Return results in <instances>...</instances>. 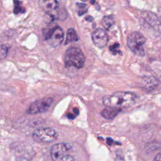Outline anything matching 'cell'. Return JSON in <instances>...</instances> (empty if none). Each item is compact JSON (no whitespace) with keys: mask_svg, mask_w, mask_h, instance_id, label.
Segmentation results:
<instances>
[{"mask_svg":"<svg viewBox=\"0 0 161 161\" xmlns=\"http://www.w3.org/2000/svg\"><path fill=\"white\" fill-rule=\"evenodd\" d=\"M118 47H119V44H118V43H116V44H114V45H112L111 47H110L109 48H110V50H111V52H113V51L116 50Z\"/></svg>","mask_w":161,"mask_h":161,"instance_id":"d6986e66","label":"cell"},{"mask_svg":"<svg viewBox=\"0 0 161 161\" xmlns=\"http://www.w3.org/2000/svg\"><path fill=\"white\" fill-rule=\"evenodd\" d=\"M136 95L131 92L118 91L103 99V104L106 107L114 108H127L136 103Z\"/></svg>","mask_w":161,"mask_h":161,"instance_id":"6da1fadb","label":"cell"},{"mask_svg":"<svg viewBox=\"0 0 161 161\" xmlns=\"http://www.w3.org/2000/svg\"><path fill=\"white\" fill-rule=\"evenodd\" d=\"M92 40L94 44L98 48L104 47L108 42V37L104 30L98 28L92 34Z\"/></svg>","mask_w":161,"mask_h":161,"instance_id":"ba28073f","label":"cell"},{"mask_svg":"<svg viewBox=\"0 0 161 161\" xmlns=\"http://www.w3.org/2000/svg\"><path fill=\"white\" fill-rule=\"evenodd\" d=\"M140 84L142 86L147 90H153L155 89L158 84V80L152 76H145L141 79Z\"/></svg>","mask_w":161,"mask_h":161,"instance_id":"8fae6325","label":"cell"},{"mask_svg":"<svg viewBox=\"0 0 161 161\" xmlns=\"http://www.w3.org/2000/svg\"><path fill=\"white\" fill-rule=\"evenodd\" d=\"M77 40H78V36L75 31L72 28L69 29L68 31H67L65 44H67L72 42H75Z\"/></svg>","mask_w":161,"mask_h":161,"instance_id":"5bb4252c","label":"cell"},{"mask_svg":"<svg viewBox=\"0 0 161 161\" xmlns=\"http://www.w3.org/2000/svg\"><path fill=\"white\" fill-rule=\"evenodd\" d=\"M40 8L46 13L50 14L58 9L59 2L55 0H42L39 1Z\"/></svg>","mask_w":161,"mask_h":161,"instance_id":"30bf717a","label":"cell"},{"mask_svg":"<svg viewBox=\"0 0 161 161\" xmlns=\"http://www.w3.org/2000/svg\"><path fill=\"white\" fill-rule=\"evenodd\" d=\"M9 47L7 45H0V60L4 59L8 55Z\"/></svg>","mask_w":161,"mask_h":161,"instance_id":"9a60e30c","label":"cell"},{"mask_svg":"<svg viewBox=\"0 0 161 161\" xmlns=\"http://www.w3.org/2000/svg\"><path fill=\"white\" fill-rule=\"evenodd\" d=\"M64 37V33L62 29L58 26L52 28L45 35V40L53 47L59 46Z\"/></svg>","mask_w":161,"mask_h":161,"instance_id":"8992f818","label":"cell"},{"mask_svg":"<svg viewBox=\"0 0 161 161\" xmlns=\"http://www.w3.org/2000/svg\"><path fill=\"white\" fill-rule=\"evenodd\" d=\"M70 145L65 143H58L52 145L50 148V157L53 161L60 160L66 155L71 150Z\"/></svg>","mask_w":161,"mask_h":161,"instance_id":"52a82bcc","label":"cell"},{"mask_svg":"<svg viewBox=\"0 0 161 161\" xmlns=\"http://www.w3.org/2000/svg\"><path fill=\"white\" fill-rule=\"evenodd\" d=\"M32 138L38 143H50L57 139V133L54 129L50 127L40 128L33 131Z\"/></svg>","mask_w":161,"mask_h":161,"instance_id":"277c9868","label":"cell"},{"mask_svg":"<svg viewBox=\"0 0 161 161\" xmlns=\"http://www.w3.org/2000/svg\"><path fill=\"white\" fill-rule=\"evenodd\" d=\"M79 5H77L79 7V15H82L84 13H85L87 11L85 10V8H86V4H77Z\"/></svg>","mask_w":161,"mask_h":161,"instance_id":"e0dca14e","label":"cell"},{"mask_svg":"<svg viewBox=\"0 0 161 161\" xmlns=\"http://www.w3.org/2000/svg\"><path fill=\"white\" fill-rule=\"evenodd\" d=\"M18 161H28L26 158H19Z\"/></svg>","mask_w":161,"mask_h":161,"instance_id":"44dd1931","label":"cell"},{"mask_svg":"<svg viewBox=\"0 0 161 161\" xmlns=\"http://www.w3.org/2000/svg\"><path fill=\"white\" fill-rule=\"evenodd\" d=\"M120 111L121 109L106 107L105 109L103 110V111L101 112V114L104 118L111 119L115 118Z\"/></svg>","mask_w":161,"mask_h":161,"instance_id":"7c38bea8","label":"cell"},{"mask_svg":"<svg viewBox=\"0 0 161 161\" xmlns=\"http://www.w3.org/2000/svg\"><path fill=\"white\" fill-rule=\"evenodd\" d=\"M15 6L14 8V14H19V13H22L25 12V8L23 7H22L21 6H20V4H19V3H20V2L19 1H14Z\"/></svg>","mask_w":161,"mask_h":161,"instance_id":"2e32d148","label":"cell"},{"mask_svg":"<svg viewBox=\"0 0 161 161\" xmlns=\"http://www.w3.org/2000/svg\"><path fill=\"white\" fill-rule=\"evenodd\" d=\"M114 23V19L112 15L106 16L103 18L102 20V25L103 27L107 30H108L111 27H112Z\"/></svg>","mask_w":161,"mask_h":161,"instance_id":"4fadbf2b","label":"cell"},{"mask_svg":"<svg viewBox=\"0 0 161 161\" xmlns=\"http://www.w3.org/2000/svg\"><path fill=\"white\" fill-rule=\"evenodd\" d=\"M58 161H74V158L69 155H66L60 158Z\"/></svg>","mask_w":161,"mask_h":161,"instance_id":"ac0fdd59","label":"cell"},{"mask_svg":"<svg viewBox=\"0 0 161 161\" xmlns=\"http://www.w3.org/2000/svg\"><path fill=\"white\" fill-rule=\"evenodd\" d=\"M146 39L145 36L138 31L131 33L127 38V45L132 52L138 56H143L145 54L143 45L145 44Z\"/></svg>","mask_w":161,"mask_h":161,"instance_id":"3957f363","label":"cell"},{"mask_svg":"<svg viewBox=\"0 0 161 161\" xmlns=\"http://www.w3.org/2000/svg\"><path fill=\"white\" fill-rule=\"evenodd\" d=\"M85 62V57L82 50L77 47L69 48L65 53V64L67 67L80 69Z\"/></svg>","mask_w":161,"mask_h":161,"instance_id":"7a4b0ae2","label":"cell"},{"mask_svg":"<svg viewBox=\"0 0 161 161\" xmlns=\"http://www.w3.org/2000/svg\"><path fill=\"white\" fill-rule=\"evenodd\" d=\"M160 158H160V153H158L155 156V157L153 161H160Z\"/></svg>","mask_w":161,"mask_h":161,"instance_id":"ffe728a7","label":"cell"},{"mask_svg":"<svg viewBox=\"0 0 161 161\" xmlns=\"http://www.w3.org/2000/svg\"><path fill=\"white\" fill-rule=\"evenodd\" d=\"M142 19L155 31L160 32V23L157 16L150 11H143L142 14Z\"/></svg>","mask_w":161,"mask_h":161,"instance_id":"9c48e42d","label":"cell"},{"mask_svg":"<svg viewBox=\"0 0 161 161\" xmlns=\"http://www.w3.org/2000/svg\"><path fill=\"white\" fill-rule=\"evenodd\" d=\"M52 103L53 99L50 97L36 100L30 105L27 113L28 114H37L44 112L50 107Z\"/></svg>","mask_w":161,"mask_h":161,"instance_id":"5b68a950","label":"cell"}]
</instances>
